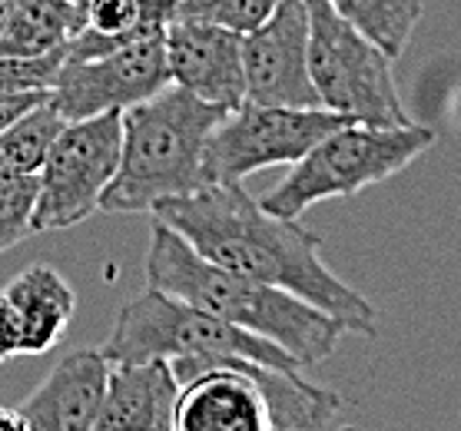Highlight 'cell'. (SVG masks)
Instances as JSON below:
<instances>
[{
	"label": "cell",
	"mask_w": 461,
	"mask_h": 431,
	"mask_svg": "<svg viewBox=\"0 0 461 431\" xmlns=\"http://www.w3.org/2000/svg\"><path fill=\"white\" fill-rule=\"evenodd\" d=\"M173 431H269L252 362L226 358L193 372L179 385Z\"/></svg>",
	"instance_id": "obj_12"
},
{
	"label": "cell",
	"mask_w": 461,
	"mask_h": 431,
	"mask_svg": "<svg viewBox=\"0 0 461 431\" xmlns=\"http://www.w3.org/2000/svg\"><path fill=\"white\" fill-rule=\"evenodd\" d=\"M285 0H179V17L222 23L236 33H249L273 17Z\"/></svg>",
	"instance_id": "obj_21"
},
{
	"label": "cell",
	"mask_w": 461,
	"mask_h": 431,
	"mask_svg": "<svg viewBox=\"0 0 461 431\" xmlns=\"http://www.w3.org/2000/svg\"><path fill=\"white\" fill-rule=\"evenodd\" d=\"M435 143V133L419 123L402 127H372V123H342L325 133L305 157L289 166L262 206L276 216L299 220L315 202L356 196L382 179L395 176L415 163Z\"/></svg>",
	"instance_id": "obj_5"
},
{
	"label": "cell",
	"mask_w": 461,
	"mask_h": 431,
	"mask_svg": "<svg viewBox=\"0 0 461 431\" xmlns=\"http://www.w3.org/2000/svg\"><path fill=\"white\" fill-rule=\"evenodd\" d=\"M110 358L104 348H80L60 358L53 372L17 405L27 431H94L104 409Z\"/></svg>",
	"instance_id": "obj_13"
},
{
	"label": "cell",
	"mask_w": 461,
	"mask_h": 431,
	"mask_svg": "<svg viewBox=\"0 0 461 431\" xmlns=\"http://www.w3.org/2000/svg\"><path fill=\"white\" fill-rule=\"evenodd\" d=\"M147 285L269 338L303 368L325 362L346 336V326L319 305L212 263L159 220L149 232Z\"/></svg>",
	"instance_id": "obj_2"
},
{
	"label": "cell",
	"mask_w": 461,
	"mask_h": 431,
	"mask_svg": "<svg viewBox=\"0 0 461 431\" xmlns=\"http://www.w3.org/2000/svg\"><path fill=\"white\" fill-rule=\"evenodd\" d=\"M246 100L266 106H319L309 74V4L285 0L283 7L242 33Z\"/></svg>",
	"instance_id": "obj_10"
},
{
	"label": "cell",
	"mask_w": 461,
	"mask_h": 431,
	"mask_svg": "<svg viewBox=\"0 0 461 431\" xmlns=\"http://www.w3.org/2000/svg\"><path fill=\"white\" fill-rule=\"evenodd\" d=\"M86 27L80 0H14L0 31V57H47Z\"/></svg>",
	"instance_id": "obj_17"
},
{
	"label": "cell",
	"mask_w": 461,
	"mask_h": 431,
	"mask_svg": "<svg viewBox=\"0 0 461 431\" xmlns=\"http://www.w3.org/2000/svg\"><path fill=\"white\" fill-rule=\"evenodd\" d=\"M104 355L110 362H149L163 358L173 365L179 385L206 365L226 358H246L273 368H303L283 346L246 332L206 309L183 302L176 295L149 289L116 312L113 332L106 338Z\"/></svg>",
	"instance_id": "obj_4"
},
{
	"label": "cell",
	"mask_w": 461,
	"mask_h": 431,
	"mask_svg": "<svg viewBox=\"0 0 461 431\" xmlns=\"http://www.w3.org/2000/svg\"><path fill=\"white\" fill-rule=\"evenodd\" d=\"M226 106H216L186 86L167 84L157 96L123 110V147L100 212H153L159 202L203 190L206 143Z\"/></svg>",
	"instance_id": "obj_3"
},
{
	"label": "cell",
	"mask_w": 461,
	"mask_h": 431,
	"mask_svg": "<svg viewBox=\"0 0 461 431\" xmlns=\"http://www.w3.org/2000/svg\"><path fill=\"white\" fill-rule=\"evenodd\" d=\"M63 123L67 120L47 96L41 106L23 113L17 123L0 130V173H37Z\"/></svg>",
	"instance_id": "obj_19"
},
{
	"label": "cell",
	"mask_w": 461,
	"mask_h": 431,
	"mask_svg": "<svg viewBox=\"0 0 461 431\" xmlns=\"http://www.w3.org/2000/svg\"><path fill=\"white\" fill-rule=\"evenodd\" d=\"M0 431H27V425H23V418H21V411L4 409V405H0Z\"/></svg>",
	"instance_id": "obj_25"
},
{
	"label": "cell",
	"mask_w": 461,
	"mask_h": 431,
	"mask_svg": "<svg viewBox=\"0 0 461 431\" xmlns=\"http://www.w3.org/2000/svg\"><path fill=\"white\" fill-rule=\"evenodd\" d=\"M123 147V113L67 120L37 169L33 232L70 229L100 212Z\"/></svg>",
	"instance_id": "obj_7"
},
{
	"label": "cell",
	"mask_w": 461,
	"mask_h": 431,
	"mask_svg": "<svg viewBox=\"0 0 461 431\" xmlns=\"http://www.w3.org/2000/svg\"><path fill=\"white\" fill-rule=\"evenodd\" d=\"M212 263L285 289L336 316L346 332L375 336V305L342 283L319 256V236L256 202L240 183H206L203 190L159 202L149 212Z\"/></svg>",
	"instance_id": "obj_1"
},
{
	"label": "cell",
	"mask_w": 461,
	"mask_h": 431,
	"mask_svg": "<svg viewBox=\"0 0 461 431\" xmlns=\"http://www.w3.org/2000/svg\"><path fill=\"white\" fill-rule=\"evenodd\" d=\"M252 379L266 401L269 431H315L332 428L342 418V405L336 391L312 385L299 375V368H273L252 362Z\"/></svg>",
	"instance_id": "obj_16"
},
{
	"label": "cell",
	"mask_w": 461,
	"mask_h": 431,
	"mask_svg": "<svg viewBox=\"0 0 461 431\" xmlns=\"http://www.w3.org/2000/svg\"><path fill=\"white\" fill-rule=\"evenodd\" d=\"M80 4H86V0H80Z\"/></svg>",
	"instance_id": "obj_26"
},
{
	"label": "cell",
	"mask_w": 461,
	"mask_h": 431,
	"mask_svg": "<svg viewBox=\"0 0 461 431\" xmlns=\"http://www.w3.org/2000/svg\"><path fill=\"white\" fill-rule=\"evenodd\" d=\"M50 96V90H31V94H7L0 96V130L17 123L23 113H31L33 106H41Z\"/></svg>",
	"instance_id": "obj_24"
},
{
	"label": "cell",
	"mask_w": 461,
	"mask_h": 431,
	"mask_svg": "<svg viewBox=\"0 0 461 431\" xmlns=\"http://www.w3.org/2000/svg\"><path fill=\"white\" fill-rule=\"evenodd\" d=\"M37 173H0V253L33 236Z\"/></svg>",
	"instance_id": "obj_20"
},
{
	"label": "cell",
	"mask_w": 461,
	"mask_h": 431,
	"mask_svg": "<svg viewBox=\"0 0 461 431\" xmlns=\"http://www.w3.org/2000/svg\"><path fill=\"white\" fill-rule=\"evenodd\" d=\"M63 60H67V47L47 57H0V96L50 90Z\"/></svg>",
	"instance_id": "obj_22"
},
{
	"label": "cell",
	"mask_w": 461,
	"mask_h": 431,
	"mask_svg": "<svg viewBox=\"0 0 461 431\" xmlns=\"http://www.w3.org/2000/svg\"><path fill=\"white\" fill-rule=\"evenodd\" d=\"M342 123L352 120L325 106H266L242 100L212 130L206 143V176L210 183H242L259 169L293 166Z\"/></svg>",
	"instance_id": "obj_8"
},
{
	"label": "cell",
	"mask_w": 461,
	"mask_h": 431,
	"mask_svg": "<svg viewBox=\"0 0 461 431\" xmlns=\"http://www.w3.org/2000/svg\"><path fill=\"white\" fill-rule=\"evenodd\" d=\"M329 4L366 37H372L392 60L405 53L425 11V0H329Z\"/></svg>",
	"instance_id": "obj_18"
},
{
	"label": "cell",
	"mask_w": 461,
	"mask_h": 431,
	"mask_svg": "<svg viewBox=\"0 0 461 431\" xmlns=\"http://www.w3.org/2000/svg\"><path fill=\"white\" fill-rule=\"evenodd\" d=\"M4 292L21 319L23 355H43L53 346H60V338L67 336L70 319H74L77 295L53 265H27L23 273H17L4 285Z\"/></svg>",
	"instance_id": "obj_15"
},
{
	"label": "cell",
	"mask_w": 461,
	"mask_h": 431,
	"mask_svg": "<svg viewBox=\"0 0 461 431\" xmlns=\"http://www.w3.org/2000/svg\"><path fill=\"white\" fill-rule=\"evenodd\" d=\"M309 4V74L319 106L352 123L402 127L411 123L402 106L392 57L346 21L329 0Z\"/></svg>",
	"instance_id": "obj_6"
},
{
	"label": "cell",
	"mask_w": 461,
	"mask_h": 431,
	"mask_svg": "<svg viewBox=\"0 0 461 431\" xmlns=\"http://www.w3.org/2000/svg\"><path fill=\"white\" fill-rule=\"evenodd\" d=\"M169 84L167 33L123 43L100 57H67L53 76L50 103L63 120L130 110Z\"/></svg>",
	"instance_id": "obj_9"
},
{
	"label": "cell",
	"mask_w": 461,
	"mask_h": 431,
	"mask_svg": "<svg viewBox=\"0 0 461 431\" xmlns=\"http://www.w3.org/2000/svg\"><path fill=\"white\" fill-rule=\"evenodd\" d=\"M14 355H23V328L14 302L0 289V365Z\"/></svg>",
	"instance_id": "obj_23"
},
{
	"label": "cell",
	"mask_w": 461,
	"mask_h": 431,
	"mask_svg": "<svg viewBox=\"0 0 461 431\" xmlns=\"http://www.w3.org/2000/svg\"><path fill=\"white\" fill-rule=\"evenodd\" d=\"M169 84L186 86L216 106H240L246 100L242 33L200 17H176L167 27Z\"/></svg>",
	"instance_id": "obj_11"
},
{
	"label": "cell",
	"mask_w": 461,
	"mask_h": 431,
	"mask_svg": "<svg viewBox=\"0 0 461 431\" xmlns=\"http://www.w3.org/2000/svg\"><path fill=\"white\" fill-rule=\"evenodd\" d=\"M179 379L163 358L110 362L104 409L94 431H173Z\"/></svg>",
	"instance_id": "obj_14"
}]
</instances>
